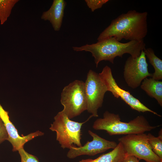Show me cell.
I'll return each instance as SVG.
<instances>
[{
	"instance_id": "1",
	"label": "cell",
	"mask_w": 162,
	"mask_h": 162,
	"mask_svg": "<svg viewBox=\"0 0 162 162\" xmlns=\"http://www.w3.org/2000/svg\"><path fill=\"white\" fill-rule=\"evenodd\" d=\"M147 16V12H139L135 10L122 14L112 20L100 33L97 40L100 41L113 37L119 41L122 39L144 40L148 32Z\"/></svg>"
},
{
	"instance_id": "2",
	"label": "cell",
	"mask_w": 162,
	"mask_h": 162,
	"mask_svg": "<svg viewBox=\"0 0 162 162\" xmlns=\"http://www.w3.org/2000/svg\"><path fill=\"white\" fill-rule=\"evenodd\" d=\"M144 40L138 41H130L126 43H122L114 37H110L91 44H86L80 47H73L76 51H85L91 53L94 58L97 68L99 63L104 60L114 64L115 58L118 56L122 57L125 54L128 53L134 58L139 57L142 50L145 47Z\"/></svg>"
},
{
	"instance_id": "3",
	"label": "cell",
	"mask_w": 162,
	"mask_h": 162,
	"mask_svg": "<svg viewBox=\"0 0 162 162\" xmlns=\"http://www.w3.org/2000/svg\"><path fill=\"white\" fill-rule=\"evenodd\" d=\"M150 125L143 116H139L128 122L121 121L118 114L106 111L103 118L97 119L94 122L93 128L96 130L106 131L110 135H128L144 133L160 126Z\"/></svg>"
},
{
	"instance_id": "4",
	"label": "cell",
	"mask_w": 162,
	"mask_h": 162,
	"mask_svg": "<svg viewBox=\"0 0 162 162\" xmlns=\"http://www.w3.org/2000/svg\"><path fill=\"white\" fill-rule=\"evenodd\" d=\"M93 117L91 115L86 121L79 122L71 120L62 111L54 117L50 129L56 132V140L63 149H69L73 144L80 147L82 127Z\"/></svg>"
},
{
	"instance_id": "5",
	"label": "cell",
	"mask_w": 162,
	"mask_h": 162,
	"mask_svg": "<svg viewBox=\"0 0 162 162\" xmlns=\"http://www.w3.org/2000/svg\"><path fill=\"white\" fill-rule=\"evenodd\" d=\"M62 110L70 119L80 115L87 110L85 82L76 80L65 86L61 94Z\"/></svg>"
},
{
	"instance_id": "6",
	"label": "cell",
	"mask_w": 162,
	"mask_h": 162,
	"mask_svg": "<svg viewBox=\"0 0 162 162\" xmlns=\"http://www.w3.org/2000/svg\"><path fill=\"white\" fill-rule=\"evenodd\" d=\"M118 140L123 146L125 155L134 156L146 162L162 161V159L152 150L146 134H128L119 138Z\"/></svg>"
},
{
	"instance_id": "7",
	"label": "cell",
	"mask_w": 162,
	"mask_h": 162,
	"mask_svg": "<svg viewBox=\"0 0 162 162\" xmlns=\"http://www.w3.org/2000/svg\"><path fill=\"white\" fill-rule=\"evenodd\" d=\"M85 91L88 112L94 117H98V110L102 107L106 87L99 74L90 70L85 82Z\"/></svg>"
},
{
	"instance_id": "8",
	"label": "cell",
	"mask_w": 162,
	"mask_h": 162,
	"mask_svg": "<svg viewBox=\"0 0 162 162\" xmlns=\"http://www.w3.org/2000/svg\"><path fill=\"white\" fill-rule=\"evenodd\" d=\"M99 75L105 85L107 91L111 92L115 98H121L132 109L139 112H149L159 117L161 116L145 106L129 91L120 87L114 78L111 69L109 66L107 65L105 66Z\"/></svg>"
},
{
	"instance_id": "9",
	"label": "cell",
	"mask_w": 162,
	"mask_h": 162,
	"mask_svg": "<svg viewBox=\"0 0 162 162\" xmlns=\"http://www.w3.org/2000/svg\"><path fill=\"white\" fill-rule=\"evenodd\" d=\"M148 67L143 50L137 57H129L125 63L123 72L124 78L128 86L136 88L140 86L145 79L152 77V74L149 72Z\"/></svg>"
},
{
	"instance_id": "10",
	"label": "cell",
	"mask_w": 162,
	"mask_h": 162,
	"mask_svg": "<svg viewBox=\"0 0 162 162\" xmlns=\"http://www.w3.org/2000/svg\"><path fill=\"white\" fill-rule=\"evenodd\" d=\"M88 132L92 137V140L87 141L83 146L80 147L72 146L67 153L68 158L74 159L84 155L94 156L109 149H114L117 145L116 142L103 138L91 130H88Z\"/></svg>"
},
{
	"instance_id": "11",
	"label": "cell",
	"mask_w": 162,
	"mask_h": 162,
	"mask_svg": "<svg viewBox=\"0 0 162 162\" xmlns=\"http://www.w3.org/2000/svg\"><path fill=\"white\" fill-rule=\"evenodd\" d=\"M0 117L2 121L8 136V140L12 144L13 152L23 148L24 145L36 137L44 135V133L38 130L25 136H21L17 129L10 120L8 112L5 111L0 104Z\"/></svg>"
},
{
	"instance_id": "12",
	"label": "cell",
	"mask_w": 162,
	"mask_h": 162,
	"mask_svg": "<svg viewBox=\"0 0 162 162\" xmlns=\"http://www.w3.org/2000/svg\"><path fill=\"white\" fill-rule=\"evenodd\" d=\"M66 4L64 0H54L50 8L43 12L41 19L49 21L55 31H59L62 25Z\"/></svg>"
},
{
	"instance_id": "13",
	"label": "cell",
	"mask_w": 162,
	"mask_h": 162,
	"mask_svg": "<svg viewBox=\"0 0 162 162\" xmlns=\"http://www.w3.org/2000/svg\"><path fill=\"white\" fill-rule=\"evenodd\" d=\"M140 85L141 89L147 94L155 99L158 104L162 106V81L156 80L152 77L146 78Z\"/></svg>"
},
{
	"instance_id": "14",
	"label": "cell",
	"mask_w": 162,
	"mask_h": 162,
	"mask_svg": "<svg viewBox=\"0 0 162 162\" xmlns=\"http://www.w3.org/2000/svg\"><path fill=\"white\" fill-rule=\"evenodd\" d=\"M125 156L123 146L119 142L115 148L108 153L102 154L94 159H82L79 162H122Z\"/></svg>"
},
{
	"instance_id": "15",
	"label": "cell",
	"mask_w": 162,
	"mask_h": 162,
	"mask_svg": "<svg viewBox=\"0 0 162 162\" xmlns=\"http://www.w3.org/2000/svg\"><path fill=\"white\" fill-rule=\"evenodd\" d=\"M143 51L150 63L153 66L154 72L152 78L156 80L162 79V60L155 55L153 50L150 48H145Z\"/></svg>"
},
{
	"instance_id": "16",
	"label": "cell",
	"mask_w": 162,
	"mask_h": 162,
	"mask_svg": "<svg viewBox=\"0 0 162 162\" xmlns=\"http://www.w3.org/2000/svg\"><path fill=\"white\" fill-rule=\"evenodd\" d=\"M19 0H0V21L1 25L7 20L12 10Z\"/></svg>"
},
{
	"instance_id": "17",
	"label": "cell",
	"mask_w": 162,
	"mask_h": 162,
	"mask_svg": "<svg viewBox=\"0 0 162 162\" xmlns=\"http://www.w3.org/2000/svg\"><path fill=\"white\" fill-rule=\"evenodd\" d=\"M148 143L153 152L162 159V137H155L152 134H147Z\"/></svg>"
},
{
	"instance_id": "18",
	"label": "cell",
	"mask_w": 162,
	"mask_h": 162,
	"mask_svg": "<svg viewBox=\"0 0 162 162\" xmlns=\"http://www.w3.org/2000/svg\"><path fill=\"white\" fill-rule=\"evenodd\" d=\"M18 151L21 158V162H39L36 157L28 153L23 148H20Z\"/></svg>"
},
{
	"instance_id": "19",
	"label": "cell",
	"mask_w": 162,
	"mask_h": 162,
	"mask_svg": "<svg viewBox=\"0 0 162 162\" xmlns=\"http://www.w3.org/2000/svg\"><path fill=\"white\" fill-rule=\"evenodd\" d=\"M108 0H85L88 7L92 12L102 8L103 5L108 2Z\"/></svg>"
},
{
	"instance_id": "20",
	"label": "cell",
	"mask_w": 162,
	"mask_h": 162,
	"mask_svg": "<svg viewBox=\"0 0 162 162\" xmlns=\"http://www.w3.org/2000/svg\"><path fill=\"white\" fill-rule=\"evenodd\" d=\"M8 138V133L4 123L0 117V144Z\"/></svg>"
},
{
	"instance_id": "21",
	"label": "cell",
	"mask_w": 162,
	"mask_h": 162,
	"mask_svg": "<svg viewBox=\"0 0 162 162\" xmlns=\"http://www.w3.org/2000/svg\"><path fill=\"white\" fill-rule=\"evenodd\" d=\"M122 162H140L139 159L132 155H125Z\"/></svg>"
},
{
	"instance_id": "22",
	"label": "cell",
	"mask_w": 162,
	"mask_h": 162,
	"mask_svg": "<svg viewBox=\"0 0 162 162\" xmlns=\"http://www.w3.org/2000/svg\"><path fill=\"white\" fill-rule=\"evenodd\" d=\"M161 162H162V161H161Z\"/></svg>"
}]
</instances>
